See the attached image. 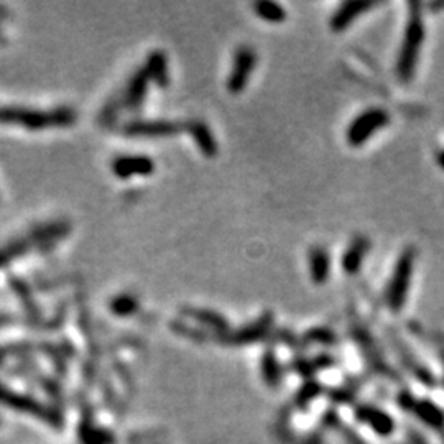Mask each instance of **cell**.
Segmentation results:
<instances>
[{"mask_svg": "<svg viewBox=\"0 0 444 444\" xmlns=\"http://www.w3.org/2000/svg\"><path fill=\"white\" fill-rule=\"evenodd\" d=\"M77 114L71 107H56L52 111L25 107H0V123L24 127L29 130L63 129L75 125Z\"/></svg>", "mask_w": 444, "mask_h": 444, "instance_id": "6da1fadb", "label": "cell"}, {"mask_svg": "<svg viewBox=\"0 0 444 444\" xmlns=\"http://www.w3.org/2000/svg\"><path fill=\"white\" fill-rule=\"evenodd\" d=\"M411 13L408 18V24L405 29L404 43H401L400 53H398L397 59V77L400 82H410L416 71V65H418V58L421 47H423L424 40V26H423V18L418 10V3H411Z\"/></svg>", "mask_w": 444, "mask_h": 444, "instance_id": "7a4b0ae2", "label": "cell"}, {"mask_svg": "<svg viewBox=\"0 0 444 444\" xmlns=\"http://www.w3.org/2000/svg\"><path fill=\"white\" fill-rule=\"evenodd\" d=\"M415 259H416V250L405 249L400 254V257L397 260L395 268H393L390 283H388L387 291H385V303L393 313L404 309L406 296H408L410 283H411V275H413L415 268Z\"/></svg>", "mask_w": 444, "mask_h": 444, "instance_id": "3957f363", "label": "cell"}, {"mask_svg": "<svg viewBox=\"0 0 444 444\" xmlns=\"http://www.w3.org/2000/svg\"><path fill=\"white\" fill-rule=\"evenodd\" d=\"M390 123V114L385 109H367L359 114L346 130V140L351 146H362L374 134Z\"/></svg>", "mask_w": 444, "mask_h": 444, "instance_id": "277c9868", "label": "cell"}, {"mask_svg": "<svg viewBox=\"0 0 444 444\" xmlns=\"http://www.w3.org/2000/svg\"><path fill=\"white\" fill-rule=\"evenodd\" d=\"M257 65V53L254 52V48L239 47L234 54V61H232V70L227 76V91L231 94H240L242 91L249 84L252 72Z\"/></svg>", "mask_w": 444, "mask_h": 444, "instance_id": "5b68a950", "label": "cell"}, {"mask_svg": "<svg viewBox=\"0 0 444 444\" xmlns=\"http://www.w3.org/2000/svg\"><path fill=\"white\" fill-rule=\"evenodd\" d=\"M123 135L134 137V139H163L173 137L185 130V127L178 125L170 121H132L123 125Z\"/></svg>", "mask_w": 444, "mask_h": 444, "instance_id": "8992f818", "label": "cell"}, {"mask_svg": "<svg viewBox=\"0 0 444 444\" xmlns=\"http://www.w3.org/2000/svg\"><path fill=\"white\" fill-rule=\"evenodd\" d=\"M114 175L121 180L134 176H150L155 171V162L146 155H121L111 164Z\"/></svg>", "mask_w": 444, "mask_h": 444, "instance_id": "52a82bcc", "label": "cell"}, {"mask_svg": "<svg viewBox=\"0 0 444 444\" xmlns=\"http://www.w3.org/2000/svg\"><path fill=\"white\" fill-rule=\"evenodd\" d=\"M150 77L146 75L144 68L137 70L132 77L127 82L125 91H123L121 105L127 109L129 112H139L144 105V100L146 98V91H148Z\"/></svg>", "mask_w": 444, "mask_h": 444, "instance_id": "ba28073f", "label": "cell"}, {"mask_svg": "<svg viewBox=\"0 0 444 444\" xmlns=\"http://www.w3.org/2000/svg\"><path fill=\"white\" fill-rule=\"evenodd\" d=\"M374 7H377V3L364 2V0H352V2L341 3V7L332 13L331 20H329V26H331L334 33H341V31L349 29L357 18L364 15L365 12Z\"/></svg>", "mask_w": 444, "mask_h": 444, "instance_id": "9c48e42d", "label": "cell"}, {"mask_svg": "<svg viewBox=\"0 0 444 444\" xmlns=\"http://www.w3.org/2000/svg\"><path fill=\"white\" fill-rule=\"evenodd\" d=\"M370 250V240L365 236H355L349 242L341 259V267L347 275H355L362 268L364 260Z\"/></svg>", "mask_w": 444, "mask_h": 444, "instance_id": "30bf717a", "label": "cell"}, {"mask_svg": "<svg viewBox=\"0 0 444 444\" xmlns=\"http://www.w3.org/2000/svg\"><path fill=\"white\" fill-rule=\"evenodd\" d=\"M183 127H185V130L190 134L191 139L194 140L196 146H198V150L204 155V157L208 158L216 157V155L219 153V146H217L216 139H214L213 132H210V129L208 127V123L196 121L194 118V121H190Z\"/></svg>", "mask_w": 444, "mask_h": 444, "instance_id": "8fae6325", "label": "cell"}, {"mask_svg": "<svg viewBox=\"0 0 444 444\" xmlns=\"http://www.w3.org/2000/svg\"><path fill=\"white\" fill-rule=\"evenodd\" d=\"M308 270L311 282L314 285H324L329 280L331 273V259H329L328 250L321 245H314L308 252Z\"/></svg>", "mask_w": 444, "mask_h": 444, "instance_id": "7c38bea8", "label": "cell"}, {"mask_svg": "<svg viewBox=\"0 0 444 444\" xmlns=\"http://www.w3.org/2000/svg\"><path fill=\"white\" fill-rule=\"evenodd\" d=\"M148 75L150 81L155 82L158 88H168L170 84V70H168V58L163 52L150 53L141 66Z\"/></svg>", "mask_w": 444, "mask_h": 444, "instance_id": "4fadbf2b", "label": "cell"}, {"mask_svg": "<svg viewBox=\"0 0 444 444\" xmlns=\"http://www.w3.org/2000/svg\"><path fill=\"white\" fill-rule=\"evenodd\" d=\"M33 247L35 244L33 240L30 239V236L20 237V239H13L8 242V244L0 247V268L7 267V265L12 263L13 260L24 257V255L31 252Z\"/></svg>", "mask_w": 444, "mask_h": 444, "instance_id": "5bb4252c", "label": "cell"}, {"mask_svg": "<svg viewBox=\"0 0 444 444\" xmlns=\"http://www.w3.org/2000/svg\"><path fill=\"white\" fill-rule=\"evenodd\" d=\"M187 318H193L194 321L204 324L206 328L214 329V331H227V321L222 318V314L216 311L204 309V308H183Z\"/></svg>", "mask_w": 444, "mask_h": 444, "instance_id": "9a60e30c", "label": "cell"}, {"mask_svg": "<svg viewBox=\"0 0 444 444\" xmlns=\"http://www.w3.org/2000/svg\"><path fill=\"white\" fill-rule=\"evenodd\" d=\"M109 308L118 318H129V316L135 314L139 311L140 303L137 300V296L132 295V293H121V295H117L116 298L111 300Z\"/></svg>", "mask_w": 444, "mask_h": 444, "instance_id": "2e32d148", "label": "cell"}, {"mask_svg": "<svg viewBox=\"0 0 444 444\" xmlns=\"http://www.w3.org/2000/svg\"><path fill=\"white\" fill-rule=\"evenodd\" d=\"M273 318L272 314H263L259 321L250 323L249 326H245L242 331H239L236 334V341L237 342H244V341H254L262 337L265 332L268 331V328L272 326Z\"/></svg>", "mask_w": 444, "mask_h": 444, "instance_id": "e0dca14e", "label": "cell"}, {"mask_svg": "<svg viewBox=\"0 0 444 444\" xmlns=\"http://www.w3.org/2000/svg\"><path fill=\"white\" fill-rule=\"evenodd\" d=\"M254 12L259 18L270 24H282L286 20V10L280 3L275 2H257L254 3Z\"/></svg>", "mask_w": 444, "mask_h": 444, "instance_id": "ac0fdd59", "label": "cell"}, {"mask_svg": "<svg viewBox=\"0 0 444 444\" xmlns=\"http://www.w3.org/2000/svg\"><path fill=\"white\" fill-rule=\"evenodd\" d=\"M10 285H12L13 291H15V295L18 296V298H20L22 301H24V305H25L26 311H29L30 318L38 319L40 313H38V308H36V305H35L33 296H31L30 288L26 286L25 283L22 282V280H18V278H12V280H10Z\"/></svg>", "mask_w": 444, "mask_h": 444, "instance_id": "d6986e66", "label": "cell"}, {"mask_svg": "<svg viewBox=\"0 0 444 444\" xmlns=\"http://www.w3.org/2000/svg\"><path fill=\"white\" fill-rule=\"evenodd\" d=\"M438 164L444 170V152H441L438 155Z\"/></svg>", "mask_w": 444, "mask_h": 444, "instance_id": "ffe728a7", "label": "cell"}, {"mask_svg": "<svg viewBox=\"0 0 444 444\" xmlns=\"http://www.w3.org/2000/svg\"><path fill=\"white\" fill-rule=\"evenodd\" d=\"M8 321V318H6V316H0V326H2V324H6Z\"/></svg>", "mask_w": 444, "mask_h": 444, "instance_id": "44dd1931", "label": "cell"}, {"mask_svg": "<svg viewBox=\"0 0 444 444\" xmlns=\"http://www.w3.org/2000/svg\"><path fill=\"white\" fill-rule=\"evenodd\" d=\"M0 40H2V31H0Z\"/></svg>", "mask_w": 444, "mask_h": 444, "instance_id": "7402d4cb", "label": "cell"}]
</instances>
